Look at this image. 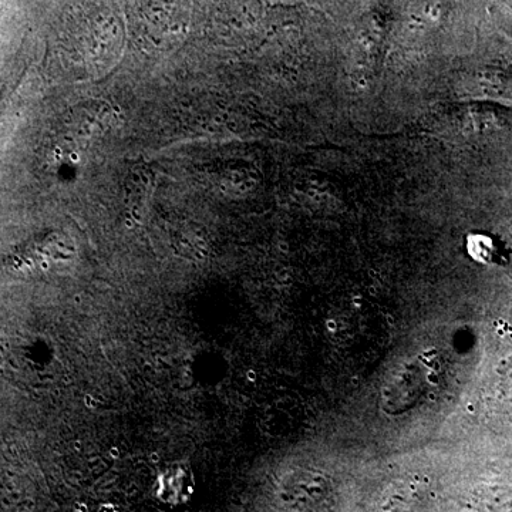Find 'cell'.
Masks as SVG:
<instances>
[{"mask_svg": "<svg viewBox=\"0 0 512 512\" xmlns=\"http://www.w3.org/2000/svg\"><path fill=\"white\" fill-rule=\"evenodd\" d=\"M157 484L158 497L165 503L171 504L185 503L194 490V480L190 470L184 466L168 468L164 474H161Z\"/></svg>", "mask_w": 512, "mask_h": 512, "instance_id": "cell-1", "label": "cell"}]
</instances>
